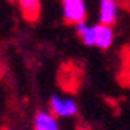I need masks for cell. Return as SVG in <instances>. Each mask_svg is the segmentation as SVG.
Returning <instances> with one entry per match:
<instances>
[{"instance_id": "1", "label": "cell", "mask_w": 130, "mask_h": 130, "mask_svg": "<svg viewBox=\"0 0 130 130\" xmlns=\"http://www.w3.org/2000/svg\"><path fill=\"white\" fill-rule=\"evenodd\" d=\"M63 2V16L66 24H77L85 21L86 10L83 0H61Z\"/></svg>"}, {"instance_id": "2", "label": "cell", "mask_w": 130, "mask_h": 130, "mask_svg": "<svg viewBox=\"0 0 130 130\" xmlns=\"http://www.w3.org/2000/svg\"><path fill=\"white\" fill-rule=\"evenodd\" d=\"M50 110L53 116H74L78 113V107L72 99H61L58 96L50 99Z\"/></svg>"}, {"instance_id": "3", "label": "cell", "mask_w": 130, "mask_h": 130, "mask_svg": "<svg viewBox=\"0 0 130 130\" xmlns=\"http://www.w3.org/2000/svg\"><path fill=\"white\" fill-rule=\"evenodd\" d=\"M118 3L116 0H102L100 2V24L113 27L116 24Z\"/></svg>"}, {"instance_id": "4", "label": "cell", "mask_w": 130, "mask_h": 130, "mask_svg": "<svg viewBox=\"0 0 130 130\" xmlns=\"http://www.w3.org/2000/svg\"><path fill=\"white\" fill-rule=\"evenodd\" d=\"M96 30V44L99 49L105 50L108 49L111 42H113V38H115V33H113V28L110 25H105V24H99L94 27Z\"/></svg>"}, {"instance_id": "5", "label": "cell", "mask_w": 130, "mask_h": 130, "mask_svg": "<svg viewBox=\"0 0 130 130\" xmlns=\"http://www.w3.org/2000/svg\"><path fill=\"white\" fill-rule=\"evenodd\" d=\"M19 6H21V11L27 21L33 22L39 17V13H41L39 0H19Z\"/></svg>"}, {"instance_id": "6", "label": "cell", "mask_w": 130, "mask_h": 130, "mask_svg": "<svg viewBox=\"0 0 130 130\" xmlns=\"http://www.w3.org/2000/svg\"><path fill=\"white\" fill-rule=\"evenodd\" d=\"M35 128L36 130H58V124L53 115L39 111L35 118Z\"/></svg>"}, {"instance_id": "7", "label": "cell", "mask_w": 130, "mask_h": 130, "mask_svg": "<svg viewBox=\"0 0 130 130\" xmlns=\"http://www.w3.org/2000/svg\"><path fill=\"white\" fill-rule=\"evenodd\" d=\"M82 39L86 45H94L96 44V30H94V27H88L86 31L82 35Z\"/></svg>"}, {"instance_id": "8", "label": "cell", "mask_w": 130, "mask_h": 130, "mask_svg": "<svg viewBox=\"0 0 130 130\" xmlns=\"http://www.w3.org/2000/svg\"><path fill=\"white\" fill-rule=\"evenodd\" d=\"M75 25H77V33H78L80 36L85 33V31H86V28H88V24H86L85 21H80V22H77Z\"/></svg>"}]
</instances>
